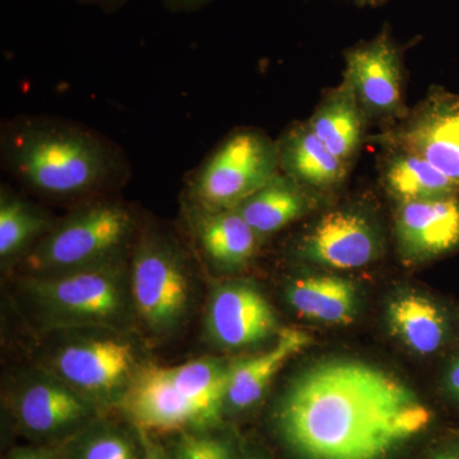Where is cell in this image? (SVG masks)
<instances>
[{
	"label": "cell",
	"instance_id": "1",
	"mask_svg": "<svg viewBox=\"0 0 459 459\" xmlns=\"http://www.w3.org/2000/svg\"><path fill=\"white\" fill-rule=\"evenodd\" d=\"M433 410L388 371L356 360L320 362L286 389L274 412L298 459H389L433 425Z\"/></svg>",
	"mask_w": 459,
	"mask_h": 459
},
{
	"label": "cell",
	"instance_id": "2",
	"mask_svg": "<svg viewBox=\"0 0 459 459\" xmlns=\"http://www.w3.org/2000/svg\"><path fill=\"white\" fill-rule=\"evenodd\" d=\"M0 152L14 179L35 195L56 201L93 197L128 174L113 143L57 117H22L5 124Z\"/></svg>",
	"mask_w": 459,
	"mask_h": 459
},
{
	"label": "cell",
	"instance_id": "3",
	"mask_svg": "<svg viewBox=\"0 0 459 459\" xmlns=\"http://www.w3.org/2000/svg\"><path fill=\"white\" fill-rule=\"evenodd\" d=\"M230 364L202 358L162 367L143 361L117 410L148 434L214 430L225 418Z\"/></svg>",
	"mask_w": 459,
	"mask_h": 459
},
{
	"label": "cell",
	"instance_id": "4",
	"mask_svg": "<svg viewBox=\"0 0 459 459\" xmlns=\"http://www.w3.org/2000/svg\"><path fill=\"white\" fill-rule=\"evenodd\" d=\"M21 285L47 332L122 331L134 316L126 261L49 276H23Z\"/></svg>",
	"mask_w": 459,
	"mask_h": 459
},
{
	"label": "cell",
	"instance_id": "5",
	"mask_svg": "<svg viewBox=\"0 0 459 459\" xmlns=\"http://www.w3.org/2000/svg\"><path fill=\"white\" fill-rule=\"evenodd\" d=\"M138 223L128 207L111 199L81 205L20 262L25 276H49L126 261L137 241Z\"/></svg>",
	"mask_w": 459,
	"mask_h": 459
},
{
	"label": "cell",
	"instance_id": "6",
	"mask_svg": "<svg viewBox=\"0 0 459 459\" xmlns=\"http://www.w3.org/2000/svg\"><path fill=\"white\" fill-rule=\"evenodd\" d=\"M50 350L45 369L98 404L117 409L142 361L134 343L122 331L108 328L71 329Z\"/></svg>",
	"mask_w": 459,
	"mask_h": 459
},
{
	"label": "cell",
	"instance_id": "7",
	"mask_svg": "<svg viewBox=\"0 0 459 459\" xmlns=\"http://www.w3.org/2000/svg\"><path fill=\"white\" fill-rule=\"evenodd\" d=\"M133 312L151 333L168 336L183 325L192 305L184 253L156 230L141 231L129 262Z\"/></svg>",
	"mask_w": 459,
	"mask_h": 459
},
{
	"label": "cell",
	"instance_id": "8",
	"mask_svg": "<svg viewBox=\"0 0 459 459\" xmlns=\"http://www.w3.org/2000/svg\"><path fill=\"white\" fill-rule=\"evenodd\" d=\"M279 172L277 141L261 129H235L193 172L186 204L211 210L237 208Z\"/></svg>",
	"mask_w": 459,
	"mask_h": 459
},
{
	"label": "cell",
	"instance_id": "9",
	"mask_svg": "<svg viewBox=\"0 0 459 459\" xmlns=\"http://www.w3.org/2000/svg\"><path fill=\"white\" fill-rule=\"evenodd\" d=\"M7 401L18 431L35 444L59 446L104 411L42 367L18 377Z\"/></svg>",
	"mask_w": 459,
	"mask_h": 459
},
{
	"label": "cell",
	"instance_id": "10",
	"mask_svg": "<svg viewBox=\"0 0 459 459\" xmlns=\"http://www.w3.org/2000/svg\"><path fill=\"white\" fill-rule=\"evenodd\" d=\"M342 80L351 87L368 122L392 128L410 113L404 99L403 49L389 26L343 53Z\"/></svg>",
	"mask_w": 459,
	"mask_h": 459
},
{
	"label": "cell",
	"instance_id": "11",
	"mask_svg": "<svg viewBox=\"0 0 459 459\" xmlns=\"http://www.w3.org/2000/svg\"><path fill=\"white\" fill-rule=\"evenodd\" d=\"M368 140L418 153L459 186V93L430 87L403 120Z\"/></svg>",
	"mask_w": 459,
	"mask_h": 459
},
{
	"label": "cell",
	"instance_id": "12",
	"mask_svg": "<svg viewBox=\"0 0 459 459\" xmlns=\"http://www.w3.org/2000/svg\"><path fill=\"white\" fill-rule=\"evenodd\" d=\"M383 238L376 220L359 205L332 208L296 243L299 258L337 271L359 270L376 261Z\"/></svg>",
	"mask_w": 459,
	"mask_h": 459
},
{
	"label": "cell",
	"instance_id": "13",
	"mask_svg": "<svg viewBox=\"0 0 459 459\" xmlns=\"http://www.w3.org/2000/svg\"><path fill=\"white\" fill-rule=\"evenodd\" d=\"M204 327L211 342L225 350L255 346L281 331L272 305L246 281H229L213 290L205 307Z\"/></svg>",
	"mask_w": 459,
	"mask_h": 459
},
{
	"label": "cell",
	"instance_id": "14",
	"mask_svg": "<svg viewBox=\"0 0 459 459\" xmlns=\"http://www.w3.org/2000/svg\"><path fill=\"white\" fill-rule=\"evenodd\" d=\"M394 232L407 262H429L458 252L459 195L395 204Z\"/></svg>",
	"mask_w": 459,
	"mask_h": 459
},
{
	"label": "cell",
	"instance_id": "15",
	"mask_svg": "<svg viewBox=\"0 0 459 459\" xmlns=\"http://www.w3.org/2000/svg\"><path fill=\"white\" fill-rule=\"evenodd\" d=\"M186 219L198 249L216 270L241 271L255 258L262 238L235 208L211 210L186 204Z\"/></svg>",
	"mask_w": 459,
	"mask_h": 459
},
{
	"label": "cell",
	"instance_id": "16",
	"mask_svg": "<svg viewBox=\"0 0 459 459\" xmlns=\"http://www.w3.org/2000/svg\"><path fill=\"white\" fill-rule=\"evenodd\" d=\"M277 147L280 171L320 197L341 188L351 174V166L325 146L307 120L290 124Z\"/></svg>",
	"mask_w": 459,
	"mask_h": 459
},
{
	"label": "cell",
	"instance_id": "17",
	"mask_svg": "<svg viewBox=\"0 0 459 459\" xmlns=\"http://www.w3.org/2000/svg\"><path fill=\"white\" fill-rule=\"evenodd\" d=\"M310 343L312 338L307 332L282 328L270 349L230 365L225 415L244 412L255 407L277 373Z\"/></svg>",
	"mask_w": 459,
	"mask_h": 459
},
{
	"label": "cell",
	"instance_id": "18",
	"mask_svg": "<svg viewBox=\"0 0 459 459\" xmlns=\"http://www.w3.org/2000/svg\"><path fill=\"white\" fill-rule=\"evenodd\" d=\"M386 320L394 336L420 356L442 352L452 343L457 328L448 307L415 292L394 298L386 309Z\"/></svg>",
	"mask_w": 459,
	"mask_h": 459
},
{
	"label": "cell",
	"instance_id": "19",
	"mask_svg": "<svg viewBox=\"0 0 459 459\" xmlns=\"http://www.w3.org/2000/svg\"><path fill=\"white\" fill-rule=\"evenodd\" d=\"M307 123L333 155L353 168L370 124L346 81L325 93Z\"/></svg>",
	"mask_w": 459,
	"mask_h": 459
},
{
	"label": "cell",
	"instance_id": "20",
	"mask_svg": "<svg viewBox=\"0 0 459 459\" xmlns=\"http://www.w3.org/2000/svg\"><path fill=\"white\" fill-rule=\"evenodd\" d=\"M380 186L395 204L459 195V186L418 153L377 143Z\"/></svg>",
	"mask_w": 459,
	"mask_h": 459
},
{
	"label": "cell",
	"instance_id": "21",
	"mask_svg": "<svg viewBox=\"0 0 459 459\" xmlns=\"http://www.w3.org/2000/svg\"><path fill=\"white\" fill-rule=\"evenodd\" d=\"M319 198L280 171L235 210L263 240L309 213Z\"/></svg>",
	"mask_w": 459,
	"mask_h": 459
},
{
	"label": "cell",
	"instance_id": "22",
	"mask_svg": "<svg viewBox=\"0 0 459 459\" xmlns=\"http://www.w3.org/2000/svg\"><path fill=\"white\" fill-rule=\"evenodd\" d=\"M286 300L300 318L325 325H346L358 312V292L349 280L310 274L289 283Z\"/></svg>",
	"mask_w": 459,
	"mask_h": 459
},
{
	"label": "cell",
	"instance_id": "23",
	"mask_svg": "<svg viewBox=\"0 0 459 459\" xmlns=\"http://www.w3.org/2000/svg\"><path fill=\"white\" fill-rule=\"evenodd\" d=\"M49 213L21 197L9 186L0 190V259L3 264L22 261L56 225Z\"/></svg>",
	"mask_w": 459,
	"mask_h": 459
},
{
	"label": "cell",
	"instance_id": "24",
	"mask_svg": "<svg viewBox=\"0 0 459 459\" xmlns=\"http://www.w3.org/2000/svg\"><path fill=\"white\" fill-rule=\"evenodd\" d=\"M60 446L66 459H142L143 455L140 431L104 416Z\"/></svg>",
	"mask_w": 459,
	"mask_h": 459
},
{
	"label": "cell",
	"instance_id": "25",
	"mask_svg": "<svg viewBox=\"0 0 459 459\" xmlns=\"http://www.w3.org/2000/svg\"><path fill=\"white\" fill-rule=\"evenodd\" d=\"M169 451L174 459H240L231 442L213 430L175 434Z\"/></svg>",
	"mask_w": 459,
	"mask_h": 459
},
{
	"label": "cell",
	"instance_id": "26",
	"mask_svg": "<svg viewBox=\"0 0 459 459\" xmlns=\"http://www.w3.org/2000/svg\"><path fill=\"white\" fill-rule=\"evenodd\" d=\"M3 459H66L62 446L53 444H35L16 446Z\"/></svg>",
	"mask_w": 459,
	"mask_h": 459
},
{
	"label": "cell",
	"instance_id": "27",
	"mask_svg": "<svg viewBox=\"0 0 459 459\" xmlns=\"http://www.w3.org/2000/svg\"><path fill=\"white\" fill-rule=\"evenodd\" d=\"M442 385L446 397L459 407V349L446 365Z\"/></svg>",
	"mask_w": 459,
	"mask_h": 459
},
{
	"label": "cell",
	"instance_id": "28",
	"mask_svg": "<svg viewBox=\"0 0 459 459\" xmlns=\"http://www.w3.org/2000/svg\"><path fill=\"white\" fill-rule=\"evenodd\" d=\"M140 435L142 446H143V455H142V459H174L168 446L157 442L152 434L140 431Z\"/></svg>",
	"mask_w": 459,
	"mask_h": 459
},
{
	"label": "cell",
	"instance_id": "29",
	"mask_svg": "<svg viewBox=\"0 0 459 459\" xmlns=\"http://www.w3.org/2000/svg\"><path fill=\"white\" fill-rule=\"evenodd\" d=\"M161 2L169 11L190 13V12L207 7L213 0H161Z\"/></svg>",
	"mask_w": 459,
	"mask_h": 459
},
{
	"label": "cell",
	"instance_id": "30",
	"mask_svg": "<svg viewBox=\"0 0 459 459\" xmlns=\"http://www.w3.org/2000/svg\"><path fill=\"white\" fill-rule=\"evenodd\" d=\"M429 459H459V431L453 434L448 442L435 449Z\"/></svg>",
	"mask_w": 459,
	"mask_h": 459
},
{
	"label": "cell",
	"instance_id": "31",
	"mask_svg": "<svg viewBox=\"0 0 459 459\" xmlns=\"http://www.w3.org/2000/svg\"><path fill=\"white\" fill-rule=\"evenodd\" d=\"M77 2L83 3V4L93 5L111 13V12L119 11L120 8L126 4L128 0H77Z\"/></svg>",
	"mask_w": 459,
	"mask_h": 459
},
{
	"label": "cell",
	"instance_id": "32",
	"mask_svg": "<svg viewBox=\"0 0 459 459\" xmlns=\"http://www.w3.org/2000/svg\"><path fill=\"white\" fill-rule=\"evenodd\" d=\"M353 2L358 3V4L362 5V7H380V5L385 4L388 0H353Z\"/></svg>",
	"mask_w": 459,
	"mask_h": 459
},
{
	"label": "cell",
	"instance_id": "33",
	"mask_svg": "<svg viewBox=\"0 0 459 459\" xmlns=\"http://www.w3.org/2000/svg\"><path fill=\"white\" fill-rule=\"evenodd\" d=\"M240 459H261L258 457H250V455H246V457H240Z\"/></svg>",
	"mask_w": 459,
	"mask_h": 459
}]
</instances>
